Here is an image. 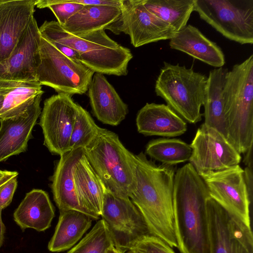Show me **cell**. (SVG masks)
Listing matches in <instances>:
<instances>
[{"mask_svg": "<svg viewBox=\"0 0 253 253\" xmlns=\"http://www.w3.org/2000/svg\"><path fill=\"white\" fill-rule=\"evenodd\" d=\"M133 184L129 198L142 215L151 235L177 248L173 208L175 169L157 165L141 152L132 153Z\"/></svg>", "mask_w": 253, "mask_h": 253, "instance_id": "6da1fadb", "label": "cell"}, {"mask_svg": "<svg viewBox=\"0 0 253 253\" xmlns=\"http://www.w3.org/2000/svg\"><path fill=\"white\" fill-rule=\"evenodd\" d=\"M209 198L204 180L190 163L175 171L173 208L180 253H210L207 215Z\"/></svg>", "mask_w": 253, "mask_h": 253, "instance_id": "7a4b0ae2", "label": "cell"}, {"mask_svg": "<svg viewBox=\"0 0 253 253\" xmlns=\"http://www.w3.org/2000/svg\"><path fill=\"white\" fill-rule=\"evenodd\" d=\"M41 37L48 42L66 45L76 51L80 62L95 73L117 76H126L133 58L129 49L111 39L101 29L73 35L55 21H45L39 27Z\"/></svg>", "mask_w": 253, "mask_h": 253, "instance_id": "3957f363", "label": "cell"}, {"mask_svg": "<svg viewBox=\"0 0 253 253\" xmlns=\"http://www.w3.org/2000/svg\"><path fill=\"white\" fill-rule=\"evenodd\" d=\"M226 138L245 154L253 143V55L227 72L222 91Z\"/></svg>", "mask_w": 253, "mask_h": 253, "instance_id": "277c9868", "label": "cell"}, {"mask_svg": "<svg viewBox=\"0 0 253 253\" xmlns=\"http://www.w3.org/2000/svg\"><path fill=\"white\" fill-rule=\"evenodd\" d=\"M84 150L105 186L117 197L129 198L134 180L132 153L123 145L118 135L100 127Z\"/></svg>", "mask_w": 253, "mask_h": 253, "instance_id": "5b68a950", "label": "cell"}, {"mask_svg": "<svg viewBox=\"0 0 253 253\" xmlns=\"http://www.w3.org/2000/svg\"><path fill=\"white\" fill-rule=\"evenodd\" d=\"M208 77L179 64L166 62L156 80L155 91L183 119L196 124L202 119Z\"/></svg>", "mask_w": 253, "mask_h": 253, "instance_id": "8992f818", "label": "cell"}, {"mask_svg": "<svg viewBox=\"0 0 253 253\" xmlns=\"http://www.w3.org/2000/svg\"><path fill=\"white\" fill-rule=\"evenodd\" d=\"M40 54L36 77L42 85L71 96L83 94L87 91L93 71L80 62L68 57L42 37Z\"/></svg>", "mask_w": 253, "mask_h": 253, "instance_id": "52a82bcc", "label": "cell"}, {"mask_svg": "<svg viewBox=\"0 0 253 253\" xmlns=\"http://www.w3.org/2000/svg\"><path fill=\"white\" fill-rule=\"evenodd\" d=\"M194 11L227 39L253 43V0H195Z\"/></svg>", "mask_w": 253, "mask_h": 253, "instance_id": "ba28073f", "label": "cell"}, {"mask_svg": "<svg viewBox=\"0 0 253 253\" xmlns=\"http://www.w3.org/2000/svg\"><path fill=\"white\" fill-rule=\"evenodd\" d=\"M103 191L100 216L110 231L115 247L125 253L150 234L142 215L129 198L115 196L104 185Z\"/></svg>", "mask_w": 253, "mask_h": 253, "instance_id": "9c48e42d", "label": "cell"}, {"mask_svg": "<svg viewBox=\"0 0 253 253\" xmlns=\"http://www.w3.org/2000/svg\"><path fill=\"white\" fill-rule=\"evenodd\" d=\"M207 215L210 253H253L252 228L211 197Z\"/></svg>", "mask_w": 253, "mask_h": 253, "instance_id": "30bf717a", "label": "cell"}, {"mask_svg": "<svg viewBox=\"0 0 253 253\" xmlns=\"http://www.w3.org/2000/svg\"><path fill=\"white\" fill-rule=\"evenodd\" d=\"M120 8L121 15L106 29L129 35L135 47L170 40L176 34L169 25L145 8L143 0H121Z\"/></svg>", "mask_w": 253, "mask_h": 253, "instance_id": "8fae6325", "label": "cell"}, {"mask_svg": "<svg viewBox=\"0 0 253 253\" xmlns=\"http://www.w3.org/2000/svg\"><path fill=\"white\" fill-rule=\"evenodd\" d=\"M210 197L251 228L250 199L244 169L237 165L222 170L199 173Z\"/></svg>", "mask_w": 253, "mask_h": 253, "instance_id": "7c38bea8", "label": "cell"}, {"mask_svg": "<svg viewBox=\"0 0 253 253\" xmlns=\"http://www.w3.org/2000/svg\"><path fill=\"white\" fill-rule=\"evenodd\" d=\"M79 106L72 96L63 93L44 101L40 125L44 136L43 144L52 154L60 156L70 151V140Z\"/></svg>", "mask_w": 253, "mask_h": 253, "instance_id": "4fadbf2b", "label": "cell"}, {"mask_svg": "<svg viewBox=\"0 0 253 253\" xmlns=\"http://www.w3.org/2000/svg\"><path fill=\"white\" fill-rule=\"evenodd\" d=\"M189 162L199 173L217 171L239 165L242 157L219 131L203 123L191 144Z\"/></svg>", "mask_w": 253, "mask_h": 253, "instance_id": "5bb4252c", "label": "cell"}, {"mask_svg": "<svg viewBox=\"0 0 253 253\" xmlns=\"http://www.w3.org/2000/svg\"><path fill=\"white\" fill-rule=\"evenodd\" d=\"M41 38L39 27L34 17L9 57L0 62V80L37 81Z\"/></svg>", "mask_w": 253, "mask_h": 253, "instance_id": "9a60e30c", "label": "cell"}, {"mask_svg": "<svg viewBox=\"0 0 253 253\" xmlns=\"http://www.w3.org/2000/svg\"><path fill=\"white\" fill-rule=\"evenodd\" d=\"M37 0H0V62L8 58L34 17Z\"/></svg>", "mask_w": 253, "mask_h": 253, "instance_id": "2e32d148", "label": "cell"}, {"mask_svg": "<svg viewBox=\"0 0 253 253\" xmlns=\"http://www.w3.org/2000/svg\"><path fill=\"white\" fill-rule=\"evenodd\" d=\"M41 99L16 116L0 120V162L26 151L33 127L41 114Z\"/></svg>", "mask_w": 253, "mask_h": 253, "instance_id": "e0dca14e", "label": "cell"}, {"mask_svg": "<svg viewBox=\"0 0 253 253\" xmlns=\"http://www.w3.org/2000/svg\"><path fill=\"white\" fill-rule=\"evenodd\" d=\"M84 154V148H80L60 156L52 176L51 188L54 201L59 211H77L96 220L92 214L81 206L76 191L74 170Z\"/></svg>", "mask_w": 253, "mask_h": 253, "instance_id": "ac0fdd59", "label": "cell"}, {"mask_svg": "<svg viewBox=\"0 0 253 253\" xmlns=\"http://www.w3.org/2000/svg\"><path fill=\"white\" fill-rule=\"evenodd\" d=\"M94 116L102 123L116 126L128 113V106L103 74L95 73L88 88Z\"/></svg>", "mask_w": 253, "mask_h": 253, "instance_id": "d6986e66", "label": "cell"}, {"mask_svg": "<svg viewBox=\"0 0 253 253\" xmlns=\"http://www.w3.org/2000/svg\"><path fill=\"white\" fill-rule=\"evenodd\" d=\"M136 124L139 133L146 136L175 137L184 134L186 122L164 104L147 103L138 112Z\"/></svg>", "mask_w": 253, "mask_h": 253, "instance_id": "ffe728a7", "label": "cell"}, {"mask_svg": "<svg viewBox=\"0 0 253 253\" xmlns=\"http://www.w3.org/2000/svg\"><path fill=\"white\" fill-rule=\"evenodd\" d=\"M171 49L184 52L192 57L216 68L225 63L220 47L207 38L196 27L187 25L170 40Z\"/></svg>", "mask_w": 253, "mask_h": 253, "instance_id": "44dd1931", "label": "cell"}, {"mask_svg": "<svg viewBox=\"0 0 253 253\" xmlns=\"http://www.w3.org/2000/svg\"><path fill=\"white\" fill-rule=\"evenodd\" d=\"M55 216L54 208L47 193L41 189L27 193L13 213V219L23 231L32 228L44 231Z\"/></svg>", "mask_w": 253, "mask_h": 253, "instance_id": "7402d4cb", "label": "cell"}, {"mask_svg": "<svg viewBox=\"0 0 253 253\" xmlns=\"http://www.w3.org/2000/svg\"><path fill=\"white\" fill-rule=\"evenodd\" d=\"M74 178L81 206L98 219L103 207L104 184L84 154L76 165Z\"/></svg>", "mask_w": 253, "mask_h": 253, "instance_id": "603a6c76", "label": "cell"}, {"mask_svg": "<svg viewBox=\"0 0 253 253\" xmlns=\"http://www.w3.org/2000/svg\"><path fill=\"white\" fill-rule=\"evenodd\" d=\"M0 93L4 96L0 120L16 116L30 107L43 93L37 81L0 80Z\"/></svg>", "mask_w": 253, "mask_h": 253, "instance_id": "cb8c5ba5", "label": "cell"}, {"mask_svg": "<svg viewBox=\"0 0 253 253\" xmlns=\"http://www.w3.org/2000/svg\"><path fill=\"white\" fill-rule=\"evenodd\" d=\"M92 219L77 211H60L58 222L48 245V250L60 252L72 247L89 228Z\"/></svg>", "mask_w": 253, "mask_h": 253, "instance_id": "d4e9b609", "label": "cell"}, {"mask_svg": "<svg viewBox=\"0 0 253 253\" xmlns=\"http://www.w3.org/2000/svg\"><path fill=\"white\" fill-rule=\"evenodd\" d=\"M120 7L109 5H85L62 27L73 35L106 29L121 15Z\"/></svg>", "mask_w": 253, "mask_h": 253, "instance_id": "484cf974", "label": "cell"}, {"mask_svg": "<svg viewBox=\"0 0 253 253\" xmlns=\"http://www.w3.org/2000/svg\"><path fill=\"white\" fill-rule=\"evenodd\" d=\"M228 72L223 67L210 71L204 101V124L215 128L226 138L222 91Z\"/></svg>", "mask_w": 253, "mask_h": 253, "instance_id": "4316f807", "label": "cell"}, {"mask_svg": "<svg viewBox=\"0 0 253 253\" xmlns=\"http://www.w3.org/2000/svg\"><path fill=\"white\" fill-rule=\"evenodd\" d=\"M195 0H143L145 8L169 25L176 34L187 24Z\"/></svg>", "mask_w": 253, "mask_h": 253, "instance_id": "83f0119b", "label": "cell"}, {"mask_svg": "<svg viewBox=\"0 0 253 253\" xmlns=\"http://www.w3.org/2000/svg\"><path fill=\"white\" fill-rule=\"evenodd\" d=\"M145 153L163 165L172 166L189 161L192 148L180 139L160 138L148 143Z\"/></svg>", "mask_w": 253, "mask_h": 253, "instance_id": "f1b7e54d", "label": "cell"}, {"mask_svg": "<svg viewBox=\"0 0 253 253\" xmlns=\"http://www.w3.org/2000/svg\"><path fill=\"white\" fill-rule=\"evenodd\" d=\"M113 246L115 245L110 231L105 222L101 219L67 253H106Z\"/></svg>", "mask_w": 253, "mask_h": 253, "instance_id": "f546056e", "label": "cell"}, {"mask_svg": "<svg viewBox=\"0 0 253 253\" xmlns=\"http://www.w3.org/2000/svg\"><path fill=\"white\" fill-rule=\"evenodd\" d=\"M100 128L89 113L79 105L70 140L69 150L84 148L96 136Z\"/></svg>", "mask_w": 253, "mask_h": 253, "instance_id": "4dcf8cb0", "label": "cell"}, {"mask_svg": "<svg viewBox=\"0 0 253 253\" xmlns=\"http://www.w3.org/2000/svg\"><path fill=\"white\" fill-rule=\"evenodd\" d=\"M36 6L39 8H49L55 16L57 22L62 26L84 5L71 0H37Z\"/></svg>", "mask_w": 253, "mask_h": 253, "instance_id": "1f68e13d", "label": "cell"}, {"mask_svg": "<svg viewBox=\"0 0 253 253\" xmlns=\"http://www.w3.org/2000/svg\"><path fill=\"white\" fill-rule=\"evenodd\" d=\"M130 250L137 253H175L166 242L151 234L140 239Z\"/></svg>", "mask_w": 253, "mask_h": 253, "instance_id": "d6a6232c", "label": "cell"}, {"mask_svg": "<svg viewBox=\"0 0 253 253\" xmlns=\"http://www.w3.org/2000/svg\"><path fill=\"white\" fill-rule=\"evenodd\" d=\"M17 177H13L0 187V209L11 203L17 185Z\"/></svg>", "mask_w": 253, "mask_h": 253, "instance_id": "836d02e7", "label": "cell"}, {"mask_svg": "<svg viewBox=\"0 0 253 253\" xmlns=\"http://www.w3.org/2000/svg\"><path fill=\"white\" fill-rule=\"evenodd\" d=\"M84 5H109L120 7L121 0H71Z\"/></svg>", "mask_w": 253, "mask_h": 253, "instance_id": "e575fe53", "label": "cell"}, {"mask_svg": "<svg viewBox=\"0 0 253 253\" xmlns=\"http://www.w3.org/2000/svg\"><path fill=\"white\" fill-rule=\"evenodd\" d=\"M52 44L56 48L60 51L63 54L68 57L71 58L73 60L80 62V56L79 53L71 48L64 44L54 42H49Z\"/></svg>", "mask_w": 253, "mask_h": 253, "instance_id": "d590c367", "label": "cell"}, {"mask_svg": "<svg viewBox=\"0 0 253 253\" xmlns=\"http://www.w3.org/2000/svg\"><path fill=\"white\" fill-rule=\"evenodd\" d=\"M18 174L17 171H7V173L0 178V187L11 178L17 176Z\"/></svg>", "mask_w": 253, "mask_h": 253, "instance_id": "8d00e7d4", "label": "cell"}, {"mask_svg": "<svg viewBox=\"0 0 253 253\" xmlns=\"http://www.w3.org/2000/svg\"><path fill=\"white\" fill-rule=\"evenodd\" d=\"M2 210L0 209V248L2 246L4 241L5 227L1 218Z\"/></svg>", "mask_w": 253, "mask_h": 253, "instance_id": "74e56055", "label": "cell"}, {"mask_svg": "<svg viewBox=\"0 0 253 253\" xmlns=\"http://www.w3.org/2000/svg\"><path fill=\"white\" fill-rule=\"evenodd\" d=\"M106 253H122L119 249L116 248L115 246L109 248Z\"/></svg>", "mask_w": 253, "mask_h": 253, "instance_id": "f35d334b", "label": "cell"}, {"mask_svg": "<svg viewBox=\"0 0 253 253\" xmlns=\"http://www.w3.org/2000/svg\"><path fill=\"white\" fill-rule=\"evenodd\" d=\"M4 101V96L0 93V111L1 110Z\"/></svg>", "mask_w": 253, "mask_h": 253, "instance_id": "ab89813d", "label": "cell"}, {"mask_svg": "<svg viewBox=\"0 0 253 253\" xmlns=\"http://www.w3.org/2000/svg\"><path fill=\"white\" fill-rule=\"evenodd\" d=\"M7 172V170H0V178L5 175Z\"/></svg>", "mask_w": 253, "mask_h": 253, "instance_id": "60d3db41", "label": "cell"}, {"mask_svg": "<svg viewBox=\"0 0 253 253\" xmlns=\"http://www.w3.org/2000/svg\"><path fill=\"white\" fill-rule=\"evenodd\" d=\"M125 253H137L133 250H129L126 252Z\"/></svg>", "mask_w": 253, "mask_h": 253, "instance_id": "b9f144b4", "label": "cell"}]
</instances>
